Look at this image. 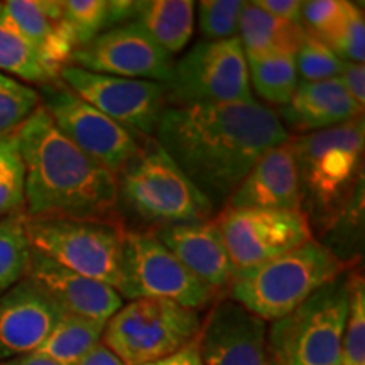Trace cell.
Here are the masks:
<instances>
[{
  "mask_svg": "<svg viewBox=\"0 0 365 365\" xmlns=\"http://www.w3.org/2000/svg\"><path fill=\"white\" fill-rule=\"evenodd\" d=\"M154 139L215 208L289 134L277 112L252 100L166 107Z\"/></svg>",
  "mask_w": 365,
  "mask_h": 365,
  "instance_id": "obj_1",
  "label": "cell"
},
{
  "mask_svg": "<svg viewBox=\"0 0 365 365\" xmlns=\"http://www.w3.org/2000/svg\"><path fill=\"white\" fill-rule=\"evenodd\" d=\"M16 137L29 220L118 222L115 176L70 143L43 105Z\"/></svg>",
  "mask_w": 365,
  "mask_h": 365,
  "instance_id": "obj_2",
  "label": "cell"
},
{
  "mask_svg": "<svg viewBox=\"0 0 365 365\" xmlns=\"http://www.w3.org/2000/svg\"><path fill=\"white\" fill-rule=\"evenodd\" d=\"M115 185L118 213L145 223L148 230L210 222L215 210L154 137L140 140Z\"/></svg>",
  "mask_w": 365,
  "mask_h": 365,
  "instance_id": "obj_3",
  "label": "cell"
},
{
  "mask_svg": "<svg viewBox=\"0 0 365 365\" xmlns=\"http://www.w3.org/2000/svg\"><path fill=\"white\" fill-rule=\"evenodd\" d=\"M293 139L303 207L317 220H336L350 207L362 180L364 115Z\"/></svg>",
  "mask_w": 365,
  "mask_h": 365,
  "instance_id": "obj_4",
  "label": "cell"
},
{
  "mask_svg": "<svg viewBox=\"0 0 365 365\" xmlns=\"http://www.w3.org/2000/svg\"><path fill=\"white\" fill-rule=\"evenodd\" d=\"M345 264L317 240L250 271L239 272L230 282V299L264 322H276L344 274Z\"/></svg>",
  "mask_w": 365,
  "mask_h": 365,
  "instance_id": "obj_5",
  "label": "cell"
},
{
  "mask_svg": "<svg viewBox=\"0 0 365 365\" xmlns=\"http://www.w3.org/2000/svg\"><path fill=\"white\" fill-rule=\"evenodd\" d=\"M349 296L350 277L340 274L294 312L272 322L267 330L272 365H340Z\"/></svg>",
  "mask_w": 365,
  "mask_h": 365,
  "instance_id": "obj_6",
  "label": "cell"
},
{
  "mask_svg": "<svg viewBox=\"0 0 365 365\" xmlns=\"http://www.w3.org/2000/svg\"><path fill=\"white\" fill-rule=\"evenodd\" d=\"M200 330L196 309L166 299H132L105 323L102 344L125 365H145L193 345Z\"/></svg>",
  "mask_w": 365,
  "mask_h": 365,
  "instance_id": "obj_7",
  "label": "cell"
},
{
  "mask_svg": "<svg viewBox=\"0 0 365 365\" xmlns=\"http://www.w3.org/2000/svg\"><path fill=\"white\" fill-rule=\"evenodd\" d=\"M27 218V217H26ZM31 247L59 266L118 291L122 281L120 222L26 220Z\"/></svg>",
  "mask_w": 365,
  "mask_h": 365,
  "instance_id": "obj_8",
  "label": "cell"
},
{
  "mask_svg": "<svg viewBox=\"0 0 365 365\" xmlns=\"http://www.w3.org/2000/svg\"><path fill=\"white\" fill-rule=\"evenodd\" d=\"M168 107L252 102L249 70L240 39L200 41L173 65Z\"/></svg>",
  "mask_w": 365,
  "mask_h": 365,
  "instance_id": "obj_9",
  "label": "cell"
},
{
  "mask_svg": "<svg viewBox=\"0 0 365 365\" xmlns=\"http://www.w3.org/2000/svg\"><path fill=\"white\" fill-rule=\"evenodd\" d=\"M122 299H166L190 309H202L215 291L178 261L148 228L125 230L122 242Z\"/></svg>",
  "mask_w": 365,
  "mask_h": 365,
  "instance_id": "obj_10",
  "label": "cell"
},
{
  "mask_svg": "<svg viewBox=\"0 0 365 365\" xmlns=\"http://www.w3.org/2000/svg\"><path fill=\"white\" fill-rule=\"evenodd\" d=\"M215 223L225 242L234 276L312 240L308 217L301 212L225 208Z\"/></svg>",
  "mask_w": 365,
  "mask_h": 365,
  "instance_id": "obj_11",
  "label": "cell"
},
{
  "mask_svg": "<svg viewBox=\"0 0 365 365\" xmlns=\"http://www.w3.org/2000/svg\"><path fill=\"white\" fill-rule=\"evenodd\" d=\"M39 97L59 132L113 176L134 156L144 139L105 117L63 83L43 85Z\"/></svg>",
  "mask_w": 365,
  "mask_h": 365,
  "instance_id": "obj_12",
  "label": "cell"
},
{
  "mask_svg": "<svg viewBox=\"0 0 365 365\" xmlns=\"http://www.w3.org/2000/svg\"><path fill=\"white\" fill-rule=\"evenodd\" d=\"M58 78L76 97L140 137H154L166 102V86L158 81L98 75L66 65Z\"/></svg>",
  "mask_w": 365,
  "mask_h": 365,
  "instance_id": "obj_13",
  "label": "cell"
},
{
  "mask_svg": "<svg viewBox=\"0 0 365 365\" xmlns=\"http://www.w3.org/2000/svg\"><path fill=\"white\" fill-rule=\"evenodd\" d=\"M68 65L98 75L168 83L175 61L143 27L127 22L103 31L88 44L75 49Z\"/></svg>",
  "mask_w": 365,
  "mask_h": 365,
  "instance_id": "obj_14",
  "label": "cell"
},
{
  "mask_svg": "<svg viewBox=\"0 0 365 365\" xmlns=\"http://www.w3.org/2000/svg\"><path fill=\"white\" fill-rule=\"evenodd\" d=\"M196 349L203 365H272L267 323L232 299L212 308Z\"/></svg>",
  "mask_w": 365,
  "mask_h": 365,
  "instance_id": "obj_15",
  "label": "cell"
},
{
  "mask_svg": "<svg viewBox=\"0 0 365 365\" xmlns=\"http://www.w3.org/2000/svg\"><path fill=\"white\" fill-rule=\"evenodd\" d=\"M63 312L29 277L0 294V362L36 352Z\"/></svg>",
  "mask_w": 365,
  "mask_h": 365,
  "instance_id": "obj_16",
  "label": "cell"
},
{
  "mask_svg": "<svg viewBox=\"0 0 365 365\" xmlns=\"http://www.w3.org/2000/svg\"><path fill=\"white\" fill-rule=\"evenodd\" d=\"M26 277L34 281L63 313L105 323L124 304L122 296L103 282L68 271L33 249Z\"/></svg>",
  "mask_w": 365,
  "mask_h": 365,
  "instance_id": "obj_17",
  "label": "cell"
},
{
  "mask_svg": "<svg viewBox=\"0 0 365 365\" xmlns=\"http://www.w3.org/2000/svg\"><path fill=\"white\" fill-rule=\"evenodd\" d=\"M225 208L286 210L303 213L294 139L267 150L240 181Z\"/></svg>",
  "mask_w": 365,
  "mask_h": 365,
  "instance_id": "obj_18",
  "label": "cell"
},
{
  "mask_svg": "<svg viewBox=\"0 0 365 365\" xmlns=\"http://www.w3.org/2000/svg\"><path fill=\"white\" fill-rule=\"evenodd\" d=\"M153 232L182 266L215 293L234 281V267L215 220L171 225Z\"/></svg>",
  "mask_w": 365,
  "mask_h": 365,
  "instance_id": "obj_19",
  "label": "cell"
},
{
  "mask_svg": "<svg viewBox=\"0 0 365 365\" xmlns=\"http://www.w3.org/2000/svg\"><path fill=\"white\" fill-rule=\"evenodd\" d=\"M364 115V110L346 93L340 78L323 81H301L296 86L289 103L281 108L279 120L298 135L333 129L355 117Z\"/></svg>",
  "mask_w": 365,
  "mask_h": 365,
  "instance_id": "obj_20",
  "label": "cell"
},
{
  "mask_svg": "<svg viewBox=\"0 0 365 365\" xmlns=\"http://www.w3.org/2000/svg\"><path fill=\"white\" fill-rule=\"evenodd\" d=\"M4 9L58 78L75 51L63 19V4L59 0H9L4 2Z\"/></svg>",
  "mask_w": 365,
  "mask_h": 365,
  "instance_id": "obj_21",
  "label": "cell"
},
{
  "mask_svg": "<svg viewBox=\"0 0 365 365\" xmlns=\"http://www.w3.org/2000/svg\"><path fill=\"white\" fill-rule=\"evenodd\" d=\"M303 24L286 22L271 16L252 2H244L239 19V36L245 56H294L303 43Z\"/></svg>",
  "mask_w": 365,
  "mask_h": 365,
  "instance_id": "obj_22",
  "label": "cell"
},
{
  "mask_svg": "<svg viewBox=\"0 0 365 365\" xmlns=\"http://www.w3.org/2000/svg\"><path fill=\"white\" fill-rule=\"evenodd\" d=\"M170 56L180 54L195 33V2L144 0L135 2L134 21Z\"/></svg>",
  "mask_w": 365,
  "mask_h": 365,
  "instance_id": "obj_23",
  "label": "cell"
},
{
  "mask_svg": "<svg viewBox=\"0 0 365 365\" xmlns=\"http://www.w3.org/2000/svg\"><path fill=\"white\" fill-rule=\"evenodd\" d=\"M103 328L102 323L63 313L36 352L59 365H78L80 360L102 341Z\"/></svg>",
  "mask_w": 365,
  "mask_h": 365,
  "instance_id": "obj_24",
  "label": "cell"
},
{
  "mask_svg": "<svg viewBox=\"0 0 365 365\" xmlns=\"http://www.w3.org/2000/svg\"><path fill=\"white\" fill-rule=\"evenodd\" d=\"M0 73H9L27 83L41 85L51 83L56 78L34 46L9 17L4 2H0Z\"/></svg>",
  "mask_w": 365,
  "mask_h": 365,
  "instance_id": "obj_25",
  "label": "cell"
},
{
  "mask_svg": "<svg viewBox=\"0 0 365 365\" xmlns=\"http://www.w3.org/2000/svg\"><path fill=\"white\" fill-rule=\"evenodd\" d=\"M247 59L249 81L255 93L262 100L286 107L299 83L294 56H245ZM250 88V90H252Z\"/></svg>",
  "mask_w": 365,
  "mask_h": 365,
  "instance_id": "obj_26",
  "label": "cell"
},
{
  "mask_svg": "<svg viewBox=\"0 0 365 365\" xmlns=\"http://www.w3.org/2000/svg\"><path fill=\"white\" fill-rule=\"evenodd\" d=\"M26 213L17 212L0 218V294L26 277L31 261Z\"/></svg>",
  "mask_w": 365,
  "mask_h": 365,
  "instance_id": "obj_27",
  "label": "cell"
},
{
  "mask_svg": "<svg viewBox=\"0 0 365 365\" xmlns=\"http://www.w3.org/2000/svg\"><path fill=\"white\" fill-rule=\"evenodd\" d=\"M318 39H322L341 61L364 63L365 21L362 9L357 4L344 0L339 16Z\"/></svg>",
  "mask_w": 365,
  "mask_h": 365,
  "instance_id": "obj_28",
  "label": "cell"
},
{
  "mask_svg": "<svg viewBox=\"0 0 365 365\" xmlns=\"http://www.w3.org/2000/svg\"><path fill=\"white\" fill-rule=\"evenodd\" d=\"M24 207V164L16 132L0 139V218L22 212Z\"/></svg>",
  "mask_w": 365,
  "mask_h": 365,
  "instance_id": "obj_29",
  "label": "cell"
},
{
  "mask_svg": "<svg viewBox=\"0 0 365 365\" xmlns=\"http://www.w3.org/2000/svg\"><path fill=\"white\" fill-rule=\"evenodd\" d=\"M39 105L38 90L0 73V139L14 134Z\"/></svg>",
  "mask_w": 365,
  "mask_h": 365,
  "instance_id": "obj_30",
  "label": "cell"
},
{
  "mask_svg": "<svg viewBox=\"0 0 365 365\" xmlns=\"http://www.w3.org/2000/svg\"><path fill=\"white\" fill-rule=\"evenodd\" d=\"M340 365H365V286L362 276L350 277L349 314L341 339Z\"/></svg>",
  "mask_w": 365,
  "mask_h": 365,
  "instance_id": "obj_31",
  "label": "cell"
},
{
  "mask_svg": "<svg viewBox=\"0 0 365 365\" xmlns=\"http://www.w3.org/2000/svg\"><path fill=\"white\" fill-rule=\"evenodd\" d=\"M63 19L70 31L75 49L88 44L100 33L107 31L108 2L105 0H66Z\"/></svg>",
  "mask_w": 365,
  "mask_h": 365,
  "instance_id": "obj_32",
  "label": "cell"
},
{
  "mask_svg": "<svg viewBox=\"0 0 365 365\" xmlns=\"http://www.w3.org/2000/svg\"><path fill=\"white\" fill-rule=\"evenodd\" d=\"M294 63L301 81L339 78L345 66V61H341L322 39L309 34L308 31L299 49L294 54Z\"/></svg>",
  "mask_w": 365,
  "mask_h": 365,
  "instance_id": "obj_33",
  "label": "cell"
},
{
  "mask_svg": "<svg viewBox=\"0 0 365 365\" xmlns=\"http://www.w3.org/2000/svg\"><path fill=\"white\" fill-rule=\"evenodd\" d=\"M244 2L240 0H203L198 4V27L205 41L237 38Z\"/></svg>",
  "mask_w": 365,
  "mask_h": 365,
  "instance_id": "obj_34",
  "label": "cell"
},
{
  "mask_svg": "<svg viewBox=\"0 0 365 365\" xmlns=\"http://www.w3.org/2000/svg\"><path fill=\"white\" fill-rule=\"evenodd\" d=\"M344 83L346 93L352 97L355 103L364 110L365 105V68L364 63H346L344 71L339 76Z\"/></svg>",
  "mask_w": 365,
  "mask_h": 365,
  "instance_id": "obj_35",
  "label": "cell"
},
{
  "mask_svg": "<svg viewBox=\"0 0 365 365\" xmlns=\"http://www.w3.org/2000/svg\"><path fill=\"white\" fill-rule=\"evenodd\" d=\"M262 11L271 16L286 22H294V24H303V2L301 0H257L252 2Z\"/></svg>",
  "mask_w": 365,
  "mask_h": 365,
  "instance_id": "obj_36",
  "label": "cell"
},
{
  "mask_svg": "<svg viewBox=\"0 0 365 365\" xmlns=\"http://www.w3.org/2000/svg\"><path fill=\"white\" fill-rule=\"evenodd\" d=\"M78 365H125L108 346H105L102 341L97 346L90 350Z\"/></svg>",
  "mask_w": 365,
  "mask_h": 365,
  "instance_id": "obj_37",
  "label": "cell"
},
{
  "mask_svg": "<svg viewBox=\"0 0 365 365\" xmlns=\"http://www.w3.org/2000/svg\"><path fill=\"white\" fill-rule=\"evenodd\" d=\"M145 365H203L202 359H200L198 349H196V344L186 346V349L180 350V352L170 355V357L156 360L153 364Z\"/></svg>",
  "mask_w": 365,
  "mask_h": 365,
  "instance_id": "obj_38",
  "label": "cell"
},
{
  "mask_svg": "<svg viewBox=\"0 0 365 365\" xmlns=\"http://www.w3.org/2000/svg\"><path fill=\"white\" fill-rule=\"evenodd\" d=\"M0 365H59V364L54 362L51 359L44 357V355H41L38 352H31L26 355H19V357L4 360V362H0Z\"/></svg>",
  "mask_w": 365,
  "mask_h": 365,
  "instance_id": "obj_39",
  "label": "cell"
}]
</instances>
